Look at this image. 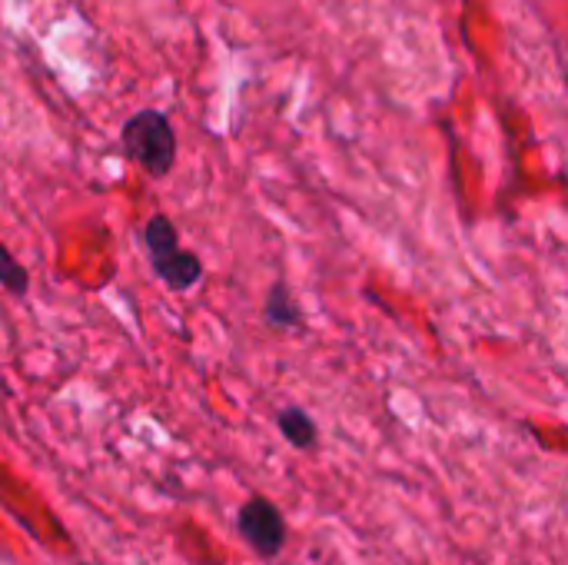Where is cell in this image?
I'll return each mask as SVG.
<instances>
[{"instance_id": "5", "label": "cell", "mask_w": 568, "mask_h": 565, "mask_svg": "<svg viewBox=\"0 0 568 565\" xmlns=\"http://www.w3.org/2000/svg\"><path fill=\"white\" fill-rule=\"evenodd\" d=\"M276 426L286 436V443H293L296 450H313L316 446V423H313V416L306 410H300V406L280 410Z\"/></svg>"}, {"instance_id": "1", "label": "cell", "mask_w": 568, "mask_h": 565, "mask_svg": "<svg viewBox=\"0 0 568 565\" xmlns=\"http://www.w3.org/2000/svg\"><path fill=\"white\" fill-rule=\"evenodd\" d=\"M123 157L133 160L146 176L160 180L176 163V133L163 110H140L120 130Z\"/></svg>"}, {"instance_id": "6", "label": "cell", "mask_w": 568, "mask_h": 565, "mask_svg": "<svg viewBox=\"0 0 568 565\" xmlns=\"http://www.w3.org/2000/svg\"><path fill=\"white\" fill-rule=\"evenodd\" d=\"M0 286L13 296H23L30 290V273L23 270V263L0 243Z\"/></svg>"}, {"instance_id": "2", "label": "cell", "mask_w": 568, "mask_h": 565, "mask_svg": "<svg viewBox=\"0 0 568 565\" xmlns=\"http://www.w3.org/2000/svg\"><path fill=\"white\" fill-rule=\"evenodd\" d=\"M240 536L266 559L280 556V549L286 546V523H283V513L263 500V496H253L243 503L240 509Z\"/></svg>"}, {"instance_id": "4", "label": "cell", "mask_w": 568, "mask_h": 565, "mask_svg": "<svg viewBox=\"0 0 568 565\" xmlns=\"http://www.w3.org/2000/svg\"><path fill=\"white\" fill-rule=\"evenodd\" d=\"M263 320L273 326V330H300L303 326V310L300 303L290 296L286 283L276 280L266 293V303H263Z\"/></svg>"}, {"instance_id": "3", "label": "cell", "mask_w": 568, "mask_h": 565, "mask_svg": "<svg viewBox=\"0 0 568 565\" xmlns=\"http://www.w3.org/2000/svg\"><path fill=\"white\" fill-rule=\"evenodd\" d=\"M150 266L170 293H186L203 280V260L183 246H173L160 256H150Z\"/></svg>"}]
</instances>
